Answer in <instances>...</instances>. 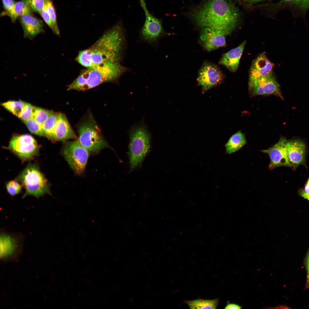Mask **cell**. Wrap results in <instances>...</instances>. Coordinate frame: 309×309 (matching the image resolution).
Instances as JSON below:
<instances>
[{"label": "cell", "mask_w": 309, "mask_h": 309, "mask_svg": "<svg viewBox=\"0 0 309 309\" xmlns=\"http://www.w3.org/2000/svg\"><path fill=\"white\" fill-rule=\"evenodd\" d=\"M126 44L125 32L120 21L106 31L91 46L80 51L75 60L86 68L105 63L120 62Z\"/></svg>", "instance_id": "cell-1"}, {"label": "cell", "mask_w": 309, "mask_h": 309, "mask_svg": "<svg viewBox=\"0 0 309 309\" xmlns=\"http://www.w3.org/2000/svg\"><path fill=\"white\" fill-rule=\"evenodd\" d=\"M240 12L232 0H207L191 11V17L202 28L230 34L240 18Z\"/></svg>", "instance_id": "cell-2"}, {"label": "cell", "mask_w": 309, "mask_h": 309, "mask_svg": "<svg viewBox=\"0 0 309 309\" xmlns=\"http://www.w3.org/2000/svg\"><path fill=\"white\" fill-rule=\"evenodd\" d=\"M129 69L120 62L105 63L82 70L68 86L67 90L84 91L106 82L118 80Z\"/></svg>", "instance_id": "cell-3"}, {"label": "cell", "mask_w": 309, "mask_h": 309, "mask_svg": "<svg viewBox=\"0 0 309 309\" xmlns=\"http://www.w3.org/2000/svg\"><path fill=\"white\" fill-rule=\"evenodd\" d=\"M129 156L130 168L132 170L139 166L150 148V133L147 126L141 122L135 125L129 132Z\"/></svg>", "instance_id": "cell-4"}, {"label": "cell", "mask_w": 309, "mask_h": 309, "mask_svg": "<svg viewBox=\"0 0 309 309\" xmlns=\"http://www.w3.org/2000/svg\"><path fill=\"white\" fill-rule=\"evenodd\" d=\"M77 128L78 134L77 139L89 152L98 153L108 146L100 129L91 114L85 115L78 124Z\"/></svg>", "instance_id": "cell-5"}, {"label": "cell", "mask_w": 309, "mask_h": 309, "mask_svg": "<svg viewBox=\"0 0 309 309\" xmlns=\"http://www.w3.org/2000/svg\"><path fill=\"white\" fill-rule=\"evenodd\" d=\"M17 179L25 190L22 199L29 195L37 198L46 194L52 195L50 184L35 164H29L21 173Z\"/></svg>", "instance_id": "cell-6"}, {"label": "cell", "mask_w": 309, "mask_h": 309, "mask_svg": "<svg viewBox=\"0 0 309 309\" xmlns=\"http://www.w3.org/2000/svg\"><path fill=\"white\" fill-rule=\"evenodd\" d=\"M89 151L82 146L78 139L64 141L62 153L69 165L76 174L84 171L89 156Z\"/></svg>", "instance_id": "cell-7"}, {"label": "cell", "mask_w": 309, "mask_h": 309, "mask_svg": "<svg viewBox=\"0 0 309 309\" xmlns=\"http://www.w3.org/2000/svg\"><path fill=\"white\" fill-rule=\"evenodd\" d=\"M0 245V258L3 263L19 261L23 250V239L20 236L2 230Z\"/></svg>", "instance_id": "cell-8"}, {"label": "cell", "mask_w": 309, "mask_h": 309, "mask_svg": "<svg viewBox=\"0 0 309 309\" xmlns=\"http://www.w3.org/2000/svg\"><path fill=\"white\" fill-rule=\"evenodd\" d=\"M40 146L36 140L29 134L14 136L7 148L23 161L31 159L38 155Z\"/></svg>", "instance_id": "cell-9"}, {"label": "cell", "mask_w": 309, "mask_h": 309, "mask_svg": "<svg viewBox=\"0 0 309 309\" xmlns=\"http://www.w3.org/2000/svg\"><path fill=\"white\" fill-rule=\"evenodd\" d=\"M224 78L223 74L217 66L206 62L199 70L197 81L205 91L220 84Z\"/></svg>", "instance_id": "cell-10"}, {"label": "cell", "mask_w": 309, "mask_h": 309, "mask_svg": "<svg viewBox=\"0 0 309 309\" xmlns=\"http://www.w3.org/2000/svg\"><path fill=\"white\" fill-rule=\"evenodd\" d=\"M146 15V19L140 32L142 39L151 44L155 43L165 34V31L159 20L151 15L146 9L142 7Z\"/></svg>", "instance_id": "cell-11"}, {"label": "cell", "mask_w": 309, "mask_h": 309, "mask_svg": "<svg viewBox=\"0 0 309 309\" xmlns=\"http://www.w3.org/2000/svg\"><path fill=\"white\" fill-rule=\"evenodd\" d=\"M287 140L285 137H281L279 141L272 146L261 150L269 157L270 162L268 168L270 170L280 167H290L287 155Z\"/></svg>", "instance_id": "cell-12"}, {"label": "cell", "mask_w": 309, "mask_h": 309, "mask_svg": "<svg viewBox=\"0 0 309 309\" xmlns=\"http://www.w3.org/2000/svg\"><path fill=\"white\" fill-rule=\"evenodd\" d=\"M274 66V64L269 60L264 52L255 59L249 70V89L257 81L272 74Z\"/></svg>", "instance_id": "cell-13"}, {"label": "cell", "mask_w": 309, "mask_h": 309, "mask_svg": "<svg viewBox=\"0 0 309 309\" xmlns=\"http://www.w3.org/2000/svg\"><path fill=\"white\" fill-rule=\"evenodd\" d=\"M279 84L272 74L257 81L249 89L252 96L273 95L283 100Z\"/></svg>", "instance_id": "cell-14"}, {"label": "cell", "mask_w": 309, "mask_h": 309, "mask_svg": "<svg viewBox=\"0 0 309 309\" xmlns=\"http://www.w3.org/2000/svg\"><path fill=\"white\" fill-rule=\"evenodd\" d=\"M259 6L260 8H264L274 15L286 8L298 11L304 15L309 9V0H280L276 3H266Z\"/></svg>", "instance_id": "cell-15"}, {"label": "cell", "mask_w": 309, "mask_h": 309, "mask_svg": "<svg viewBox=\"0 0 309 309\" xmlns=\"http://www.w3.org/2000/svg\"><path fill=\"white\" fill-rule=\"evenodd\" d=\"M202 29L200 39L205 49L211 52L226 45L225 33L209 28Z\"/></svg>", "instance_id": "cell-16"}, {"label": "cell", "mask_w": 309, "mask_h": 309, "mask_svg": "<svg viewBox=\"0 0 309 309\" xmlns=\"http://www.w3.org/2000/svg\"><path fill=\"white\" fill-rule=\"evenodd\" d=\"M287 155L290 167L295 169L304 164L305 160L306 146L304 142L298 139L287 140Z\"/></svg>", "instance_id": "cell-17"}, {"label": "cell", "mask_w": 309, "mask_h": 309, "mask_svg": "<svg viewBox=\"0 0 309 309\" xmlns=\"http://www.w3.org/2000/svg\"><path fill=\"white\" fill-rule=\"evenodd\" d=\"M23 31V36L32 40L35 36L44 31L43 22L31 14L25 15L19 18Z\"/></svg>", "instance_id": "cell-18"}, {"label": "cell", "mask_w": 309, "mask_h": 309, "mask_svg": "<svg viewBox=\"0 0 309 309\" xmlns=\"http://www.w3.org/2000/svg\"><path fill=\"white\" fill-rule=\"evenodd\" d=\"M65 115L59 113L54 133L53 142L65 141L68 139H78Z\"/></svg>", "instance_id": "cell-19"}, {"label": "cell", "mask_w": 309, "mask_h": 309, "mask_svg": "<svg viewBox=\"0 0 309 309\" xmlns=\"http://www.w3.org/2000/svg\"><path fill=\"white\" fill-rule=\"evenodd\" d=\"M246 41H243L236 47L224 54L219 63L224 66L230 72H233L237 69Z\"/></svg>", "instance_id": "cell-20"}, {"label": "cell", "mask_w": 309, "mask_h": 309, "mask_svg": "<svg viewBox=\"0 0 309 309\" xmlns=\"http://www.w3.org/2000/svg\"><path fill=\"white\" fill-rule=\"evenodd\" d=\"M247 143L244 134L239 131L233 134L225 144L227 154H231L238 150Z\"/></svg>", "instance_id": "cell-21"}, {"label": "cell", "mask_w": 309, "mask_h": 309, "mask_svg": "<svg viewBox=\"0 0 309 309\" xmlns=\"http://www.w3.org/2000/svg\"><path fill=\"white\" fill-rule=\"evenodd\" d=\"M32 11L27 0H21L15 3L12 11L8 16L12 22L14 23L18 18L31 14Z\"/></svg>", "instance_id": "cell-22"}, {"label": "cell", "mask_w": 309, "mask_h": 309, "mask_svg": "<svg viewBox=\"0 0 309 309\" xmlns=\"http://www.w3.org/2000/svg\"><path fill=\"white\" fill-rule=\"evenodd\" d=\"M190 308L215 309L219 304L218 299L213 300H205L198 299L193 300L185 301Z\"/></svg>", "instance_id": "cell-23"}, {"label": "cell", "mask_w": 309, "mask_h": 309, "mask_svg": "<svg viewBox=\"0 0 309 309\" xmlns=\"http://www.w3.org/2000/svg\"><path fill=\"white\" fill-rule=\"evenodd\" d=\"M59 113L52 112L42 126L45 137L53 141L54 133Z\"/></svg>", "instance_id": "cell-24"}, {"label": "cell", "mask_w": 309, "mask_h": 309, "mask_svg": "<svg viewBox=\"0 0 309 309\" xmlns=\"http://www.w3.org/2000/svg\"><path fill=\"white\" fill-rule=\"evenodd\" d=\"M27 103L22 101H9L2 104V106L13 114L18 116Z\"/></svg>", "instance_id": "cell-25"}, {"label": "cell", "mask_w": 309, "mask_h": 309, "mask_svg": "<svg viewBox=\"0 0 309 309\" xmlns=\"http://www.w3.org/2000/svg\"><path fill=\"white\" fill-rule=\"evenodd\" d=\"M52 112L33 106L32 118L42 126Z\"/></svg>", "instance_id": "cell-26"}, {"label": "cell", "mask_w": 309, "mask_h": 309, "mask_svg": "<svg viewBox=\"0 0 309 309\" xmlns=\"http://www.w3.org/2000/svg\"><path fill=\"white\" fill-rule=\"evenodd\" d=\"M47 10L51 19L53 29V32L58 35H60V31L57 24L55 9L52 0H45Z\"/></svg>", "instance_id": "cell-27"}, {"label": "cell", "mask_w": 309, "mask_h": 309, "mask_svg": "<svg viewBox=\"0 0 309 309\" xmlns=\"http://www.w3.org/2000/svg\"><path fill=\"white\" fill-rule=\"evenodd\" d=\"M23 122L32 133L40 136H45L42 126L33 118H30Z\"/></svg>", "instance_id": "cell-28"}, {"label": "cell", "mask_w": 309, "mask_h": 309, "mask_svg": "<svg viewBox=\"0 0 309 309\" xmlns=\"http://www.w3.org/2000/svg\"><path fill=\"white\" fill-rule=\"evenodd\" d=\"M22 185L16 180H11L8 182L6 185V188L8 193L11 196H14L20 193L22 190Z\"/></svg>", "instance_id": "cell-29"}, {"label": "cell", "mask_w": 309, "mask_h": 309, "mask_svg": "<svg viewBox=\"0 0 309 309\" xmlns=\"http://www.w3.org/2000/svg\"><path fill=\"white\" fill-rule=\"evenodd\" d=\"M33 106L27 103L23 110L18 117L23 121L32 118Z\"/></svg>", "instance_id": "cell-30"}, {"label": "cell", "mask_w": 309, "mask_h": 309, "mask_svg": "<svg viewBox=\"0 0 309 309\" xmlns=\"http://www.w3.org/2000/svg\"><path fill=\"white\" fill-rule=\"evenodd\" d=\"M32 11L40 13L45 4V0H27Z\"/></svg>", "instance_id": "cell-31"}, {"label": "cell", "mask_w": 309, "mask_h": 309, "mask_svg": "<svg viewBox=\"0 0 309 309\" xmlns=\"http://www.w3.org/2000/svg\"><path fill=\"white\" fill-rule=\"evenodd\" d=\"M4 11L2 12V16L7 15L8 16L12 11L15 2L14 0H1Z\"/></svg>", "instance_id": "cell-32"}, {"label": "cell", "mask_w": 309, "mask_h": 309, "mask_svg": "<svg viewBox=\"0 0 309 309\" xmlns=\"http://www.w3.org/2000/svg\"><path fill=\"white\" fill-rule=\"evenodd\" d=\"M40 14L44 21L53 31V28L52 22L47 11L45 3Z\"/></svg>", "instance_id": "cell-33"}, {"label": "cell", "mask_w": 309, "mask_h": 309, "mask_svg": "<svg viewBox=\"0 0 309 309\" xmlns=\"http://www.w3.org/2000/svg\"><path fill=\"white\" fill-rule=\"evenodd\" d=\"M304 265L306 272L305 288L309 289V249H308L304 260Z\"/></svg>", "instance_id": "cell-34"}, {"label": "cell", "mask_w": 309, "mask_h": 309, "mask_svg": "<svg viewBox=\"0 0 309 309\" xmlns=\"http://www.w3.org/2000/svg\"><path fill=\"white\" fill-rule=\"evenodd\" d=\"M242 306L237 304L228 303L225 306V309H241Z\"/></svg>", "instance_id": "cell-35"}, {"label": "cell", "mask_w": 309, "mask_h": 309, "mask_svg": "<svg viewBox=\"0 0 309 309\" xmlns=\"http://www.w3.org/2000/svg\"><path fill=\"white\" fill-rule=\"evenodd\" d=\"M240 1L249 4H252L268 0H239Z\"/></svg>", "instance_id": "cell-36"}, {"label": "cell", "mask_w": 309, "mask_h": 309, "mask_svg": "<svg viewBox=\"0 0 309 309\" xmlns=\"http://www.w3.org/2000/svg\"><path fill=\"white\" fill-rule=\"evenodd\" d=\"M299 194L301 197L309 201V193L306 192L302 190H300Z\"/></svg>", "instance_id": "cell-37"}, {"label": "cell", "mask_w": 309, "mask_h": 309, "mask_svg": "<svg viewBox=\"0 0 309 309\" xmlns=\"http://www.w3.org/2000/svg\"><path fill=\"white\" fill-rule=\"evenodd\" d=\"M304 191L306 192L309 193V178L305 185Z\"/></svg>", "instance_id": "cell-38"}]
</instances>
